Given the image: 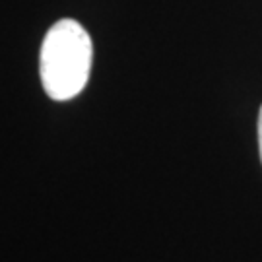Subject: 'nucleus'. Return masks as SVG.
I'll use <instances>...</instances> for the list:
<instances>
[{
  "instance_id": "obj_1",
  "label": "nucleus",
  "mask_w": 262,
  "mask_h": 262,
  "mask_svg": "<svg viewBox=\"0 0 262 262\" xmlns=\"http://www.w3.org/2000/svg\"><path fill=\"white\" fill-rule=\"evenodd\" d=\"M92 58V39L76 19L51 26L39 53L41 82L49 97L68 101L80 94L90 80Z\"/></svg>"
},
{
  "instance_id": "obj_2",
  "label": "nucleus",
  "mask_w": 262,
  "mask_h": 262,
  "mask_svg": "<svg viewBox=\"0 0 262 262\" xmlns=\"http://www.w3.org/2000/svg\"><path fill=\"white\" fill-rule=\"evenodd\" d=\"M258 150H260V159H262V107L258 111Z\"/></svg>"
}]
</instances>
